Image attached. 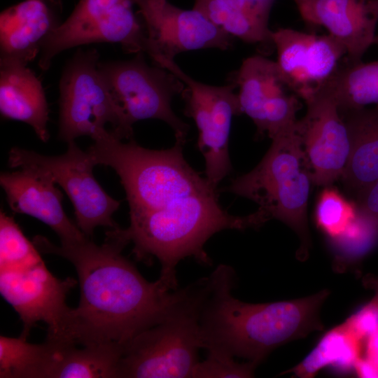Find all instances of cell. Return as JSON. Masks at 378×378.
Instances as JSON below:
<instances>
[{
    "label": "cell",
    "instance_id": "obj_12",
    "mask_svg": "<svg viewBox=\"0 0 378 378\" xmlns=\"http://www.w3.org/2000/svg\"><path fill=\"white\" fill-rule=\"evenodd\" d=\"M307 113L296 128L309 166L312 182L328 186L341 178L350 153V139L337 104L316 88L303 99Z\"/></svg>",
    "mask_w": 378,
    "mask_h": 378
},
{
    "label": "cell",
    "instance_id": "obj_29",
    "mask_svg": "<svg viewBox=\"0 0 378 378\" xmlns=\"http://www.w3.org/2000/svg\"><path fill=\"white\" fill-rule=\"evenodd\" d=\"M350 330L363 343L378 328V308L369 302L345 321Z\"/></svg>",
    "mask_w": 378,
    "mask_h": 378
},
{
    "label": "cell",
    "instance_id": "obj_36",
    "mask_svg": "<svg viewBox=\"0 0 378 378\" xmlns=\"http://www.w3.org/2000/svg\"><path fill=\"white\" fill-rule=\"evenodd\" d=\"M373 44H377V45H378V34L375 36L374 39V43H373Z\"/></svg>",
    "mask_w": 378,
    "mask_h": 378
},
{
    "label": "cell",
    "instance_id": "obj_16",
    "mask_svg": "<svg viewBox=\"0 0 378 378\" xmlns=\"http://www.w3.org/2000/svg\"><path fill=\"white\" fill-rule=\"evenodd\" d=\"M58 0H24L0 15V64L27 65L59 22Z\"/></svg>",
    "mask_w": 378,
    "mask_h": 378
},
{
    "label": "cell",
    "instance_id": "obj_24",
    "mask_svg": "<svg viewBox=\"0 0 378 378\" xmlns=\"http://www.w3.org/2000/svg\"><path fill=\"white\" fill-rule=\"evenodd\" d=\"M313 34L292 29L272 31V42L277 50L276 62L286 86L304 99L312 91L307 69Z\"/></svg>",
    "mask_w": 378,
    "mask_h": 378
},
{
    "label": "cell",
    "instance_id": "obj_7",
    "mask_svg": "<svg viewBox=\"0 0 378 378\" xmlns=\"http://www.w3.org/2000/svg\"><path fill=\"white\" fill-rule=\"evenodd\" d=\"M133 4L134 0H79L69 18L45 41L39 67L46 71L61 52L92 43H118L127 52L148 53L147 32L137 20Z\"/></svg>",
    "mask_w": 378,
    "mask_h": 378
},
{
    "label": "cell",
    "instance_id": "obj_17",
    "mask_svg": "<svg viewBox=\"0 0 378 378\" xmlns=\"http://www.w3.org/2000/svg\"><path fill=\"white\" fill-rule=\"evenodd\" d=\"M313 15L314 25L323 26L351 61H360L374 43L378 0H316Z\"/></svg>",
    "mask_w": 378,
    "mask_h": 378
},
{
    "label": "cell",
    "instance_id": "obj_19",
    "mask_svg": "<svg viewBox=\"0 0 378 378\" xmlns=\"http://www.w3.org/2000/svg\"><path fill=\"white\" fill-rule=\"evenodd\" d=\"M340 113L350 139L341 178L346 189L358 195L378 178V105Z\"/></svg>",
    "mask_w": 378,
    "mask_h": 378
},
{
    "label": "cell",
    "instance_id": "obj_18",
    "mask_svg": "<svg viewBox=\"0 0 378 378\" xmlns=\"http://www.w3.org/2000/svg\"><path fill=\"white\" fill-rule=\"evenodd\" d=\"M0 112L3 117L30 125L47 142L49 109L40 80L20 64H0Z\"/></svg>",
    "mask_w": 378,
    "mask_h": 378
},
{
    "label": "cell",
    "instance_id": "obj_15",
    "mask_svg": "<svg viewBox=\"0 0 378 378\" xmlns=\"http://www.w3.org/2000/svg\"><path fill=\"white\" fill-rule=\"evenodd\" d=\"M0 184L11 210L34 217L48 225L61 244H71L88 237L66 214L63 194L46 172L31 167L1 173Z\"/></svg>",
    "mask_w": 378,
    "mask_h": 378
},
{
    "label": "cell",
    "instance_id": "obj_22",
    "mask_svg": "<svg viewBox=\"0 0 378 378\" xmlns=\"http://www.w3.org/2000/svg\"><path fill=\"white\" fill-rule=\"evenodd\" d=\"M345 59L316 88L333 97L340 112L378 105V61L364 63Z\"/></svg>",
    "mask_w": 378,
    "mask_h": 378
},
{
    "label": "cell",
    "instance_id": "obj_2",
    "mask_svg": "<svg viewBox=\"0 0 378 378\" xmlns=\"http://www.w3.org/2000/svg\"><path fill=\"white\" fill-rule=\"evenodd\" d=\"M33 243L43 253L70 261L78 274L80 301L71 308L65 340L78 346L122 347L140 332L162 322L181 302L187 286L164 290L149 282L122 254L129 242L119 227L106 232L104 242L89 237L57 246L36 235Z\"/></svg>",
    "mask_w": 378,
    "mask_h": 378
},
{
    "label": "cell",
    "instance_id": "obj_28",
    "mask_svg": "<svg viewBox=\"0 0 378 378\" xmlns=\"http://www.w3.org/2000/svg\"><path fill=\"white\" fill-rule=\"evenodd\" d=\"M204 360L197 363L192 377H252L258 365L250 361L239 363L234 357L216 350H206Z\"/></svg>",
    "mask_w": 378,
    "mask_h": 378
},
{
    "label": "cell",
    "instance_id": "obj_31",
    "mask_svg": "<svg viewBox=\"0 0 378 378\" xmlns=\"http://www.w3.org/2000/svg\"><path fill=\"white\" fill-rule=\"evenodd\" d=\"M354 371L359 377L378 378V367L365 356H361L358 360Z\"/></svg>",
    "mask_w": 378,
    "mask_h": 378
},
{
    "label": "cell",
    "instance_id": "obj_14",
    "mask_svg": "<svg viewBox=\"0 0 378 378\" xmlns=\"http://www.w3.org/2000/svg\"><path fill=\"white\" fill-rule=\"evenodd\" d=\"M143 16L150 48L147 54L174 59L183 52L231 46L230 36L213 24L199 10H185L166 2L152 7L146 0H134Z\"/></svg>",
    "mask_w": 378,
    "mask_h": 378
},
{
    "label": "cell",
    "instance_id": "obj_10",
    "mask_svg": "<svg viewBox=\"0 0 378 378\" xmlns=\"http://www.w3.org/2000/svg\"><path fill=\"white\" fill-rule=\"evenodd\" d=\"M158 65L176 76L185 85V114L198 130L197 148L204 157L205 177L217 188L232 170L229 137L233 116L241 114L235 85L214 86L186 74L173 59L162 57Z\"/></svg>",
    "mask_w": 378,
    "mask_h": 378
},
{
    "label": "cell",
    "instance_id": "obj_9",
    "mask_svg": "<svg viewBox=\"0 0 378 378\" xmlns=\"http://www.w3.org/2000/svg\"><path fill=\"white\" fill-rule=\"evenodd\" d=\"M99 53L79 49L65 65L59 84L58 138L69 144L102 129L121 138L115 105L99 71Z\"/></svg>",
    "mask_w": 378,
    "mask_h": 378
},
{
    "label": "cell",
    "instance_id": "obj_34",
    "mask_svg": "<svg viewBox=\"0 0 378 378\" xmlns=\"http://www.w3.org/2000/svg\"><path fill=\"white\" fill-rule=\"evenodd\" d=\"M362 281L366 288L374 292V297L370 302L378 308V276L367 274L363 276Z\"/></svg>",
    "mask_w": 378,
    "mask_h": 378
},
{
    "label": "cell",
    "instance_id": "obj_1",
    "mask_svg": "<svg viewBox=\"0 0 378 378\" xmlns=\"http://www.w3.org/2000/svg\"><path fill=\"white\" fill-rule=\"evenodd\" d=\"M88 152L97 164L118 175L130 208V225L122 229L139 260L156 258L158 281L164 289L177 290L176 266L186 258L209 265L206 242L224 230L257 228L255 213L230 214L220 205L217 188L186 160V141L176 139L168 149L153 150L133 139L122 141L102 129L91 137Z\"/></svg>",
    "mask_w": 378,
    "mask_h": 378
},
{
    "label": "cell",
    "instance_id": "obj_3",
    "mask_svg": "<svg viewBox=\"0 0 378 378\" xmlns=\"http://www.w3.org/2000/svg\"><path fill=\"white\" fill-rule=\"evenodd\" d=\"M208 278L200 312L202 349L259 365L280 346L323 329L320 311L327 289L291 300L248 303L232 294V267L220 265Z\"/></svg>",
    "mask_w": 378,
    "mask_h": 378
},
{
    "label": "cell",
    "instance_id": "obj_20",
    "mask_svg": "<svg viewBox=\"0 0 378 378\" xmlns=\"http://www.w3.org/2000/svg\"><path fill=\"white\" fill-rule=\"evenodd\" d=\"M274 0H194L193 8L230 36L248 43L272 41L268 18Z\"/></svg>",
    "mask_w": 378,
    "mask_h": 378
},
{
    "label": "cell",
    "instance_id": "obj_11",
    "mask_svg": "<svg viewBox=\"0 0 378 378\" xmlns=\"http://www.w3.org/2000/svg\"><path fill=\"white\" fill-rule=\"evenodd\" d=\"M76 284L71 277H55L40 254L18 266L0 268L1 295L22 321L20 337L24 339L37 322L43 321L48 326L46 338L64 340L71 309L66 298Z\"/></svg>",
    "mask_w": 378,
    "mask_h": 378
},
{
    "label": "cell",
    "instance_id": "obj_4",
    "mask_svg": "<svg viewBox=\"0 0 378 378\" xmlns=\"http://www.w3.org/2000/svg\"><path fill=\"white\" fill-rule=\"evenodd\" d=\"M296 124L273 138L260 162L225 190L255 202L267 221L276 218L294 230L301 242L297 258L302 261L310 247L307 208L313 182Z\"/></svg>",
    "mask_w": 378,
    "mask_h": 378
},
{
    "label": "cell",
    "instance_id": "obj_26",
    "mask_svg": "<svg viewBox=\"0 0 378 378\" xmlns=\"http://www.w3.org/2000/svg\"><path fill=\"white\" fill-rule=\"evenodd\" d=\"M329 241L340 261H357L378 244V221L357 210L356 217L346 229Z\"/></svg>",
    "mask_w": 378,
    "mask_h": 378
},
{
    "label": "cell",
    "instance_id": "obj_21",
    "mask_svg": "<svg viewBox=\"0 0 378 378\" xmlns=\"http://www.w3.org/2000/svg\"><path fill=\"white\" fill-rule=\"evenodd\" d=\"M48 340L52 346L43 378H118L122 347L117 345L80 346Z\"/></svg>",
    "mask_w": 378,
    "mask_h": 378
},
{
    "label": "cell",
    "instance_id": "obj_5",
    "mask_svg": "<svg viewBox=\"0 0 378 378\" xmlns=\"http://www.w3.org/2000/svg\"><path fill=\"white\" fill-rule=\"evenodd\" d=\"M207 286V277L188 286L169 315L123 346L118 378L192 377L202 349L200 312Z\"/></svg>",
    "mask_w": 378,
    "mask_h": 378
},
{
    "label": "cell",
    "instance_id": "obj_23",
    "mask_svg": "<svg viewBox=\"0 0 378 378\" xmlns=\"http://www.w3.org/2000/svg\"><path fill=\"white\" fill-rule=\"evenodd\" d=\"M364 343L343 323L325 333L312 351L297 365L283 374L295 377L312 378L327 367L340 372L354 370L362 356Z\"/></svg>",
    "mask_w": 378,
    "mask_h": 378
},
{
    "label": "cell",
    "instance_id": "obj_30",
    "mask_svg": "<svg viewBox=\"0 0 378 378\" xmlns=\"http://www.w3.org/2000/svg\"><path fill=\"white\" fill-rule=\"evenodd\" d=\"M358 196L357 210L378 221V178Z\"/></svg>",
    "mask_w": 378,
    "mask_h": 378
},
{
    "label": "cell",
    "instance_id": "obj_6",
    "mask_svg": "<svg viewBox=\"0 0 378 378\" xmlns=\"http://www.w3.org/2000/svg\"><path fill=\"white\" fill-rule=\"evenodd\" d=\"M98 69L118 112L122 140L133 139L136 122L158 119L171 127L176 139L186 141L189 126L172 108L173 97L185 88L176 76L149 66L143 52L129 60L99 62Z\"/></svg>",
    "mask_w": 378,
    "mask_h": 378
},
{
    "label": "cell",
    "instance_id": "obj_33",
    "mask_svg": "<svg viewBox=\"0 0 378 378\" xmlns=\"http://www.w3.org/2000/svg\"><path fill=\"white\" fill-rule=\"evenodd\" d=\"M303 20L314 25V5L316 0H293Z\"/></svg>",
    "mask_w": 378,
    "mask_h": 378
},
{
    "label": "cell",
    "instance_id": "obj_13",
    "mask_svg": "<svg viewBox=\"0 0 378 378\" xmlns=\"http://www.w3.org/2000/svg\"><path fill=\"white\" fill-rule=\"evenodd\" d=\"M240 111L255 123L259 134L273 139L295 124L299 102L285 92L276 62L262 56L245 59L237 76Z\"/></svg>",
    "mask_w": 378,
    "mask_h": 378
},
{
    "label": "cell",
    "instance_id": "obj_32",
    "mask_svg": "<svg viewBox=\"0 0 378 378\" xmlns=\"http://www.w3.org/2000/svg\"><path fill=\"white\" fill-rule=\"evenodd\" d=\"M365 357L378 367V328L364 342Z\"/></svg>",
    "mask_w": 378,
    "mask_h": 378
},
{
    "label": "cell",
    "instance_id": "obj_25",
    "mask_svg": "<svg viewBox=\"0 0 378 378\" xmlns=\"http://www.w3.org/2000/svg\"><path fill=\"white\" fill-rule=\"evenodd\" d=\"M52 354V345L31 344L22 337H0L1 378H42Z\"/></svg>",
    "mask_w": 378,
    "mask_h": 378
},
{
    "label": "cell",
    "instance_id": "obj_8",
    "mask_svg": "<svg viewBox=\"0 0 378 378\" xmlns=\"http://www.w3.org/2000/svg\"><path fill=\"white\" fill-rule=\"evenodd\" d=\"M67 146L64 153L56 156L14 147L8 153V164L11 168L31 167L48 173L68 195L74 209L76 224L88 237L91 238L98 226L118 227L112 217L120 202L106 192L96 180L94 158L75 141Z\"/></svg>",
    "mask_w": 378,
    "mask_h": 378
},
{
    "label": "cell",
    "instance_id": "obj_35",
    "mask_svg": "<svg viewBox=\"0 0 378 378\" xmlns=\"http://www.w3.org/2000/svg\"><path fill=\"white\" fill-rule=\"evenodd\" d=\"M148 4L152 7H158L164 5L167 0H146Z\"/></svg>",
    "mask_w": 378,
    "mask_h": 378
},
{
    "label": "cell",
    "instance_id": "obj_27",
    "mask_svg": "<svg viewBox=\"0 0 378 378\" xmlns=\"http://www.w3.org/2000/svg\"><path fill=\"white\" fill-rule=\"evenodd\" d=\"M356 206L347 201L337 190L325 188L319 195L315 220L318 227L328 237L341 234L356 217Z\"/></svg>",
    "mask_w": 378,
    "mask_h": 378
}]
</instances>
